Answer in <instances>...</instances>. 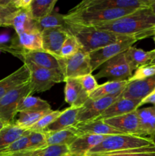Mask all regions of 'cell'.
<instances>
[{
    "label": "cell",
    "mask_w": 155,
    "mask_h": 156,
    "mask_svg": "<svg viewBox=\"0 0 155 156\" xmlns=\"http://www.w3.org/2000/svg\"><path fill=\"white\" fill-rule=\"evenodd\" d=\"M125 53L128 63L132 72L142 66L148 64L151 58L150 51H144L135 47H129Z\"/></svg>",
    "instance_id": "obj_28"
},
{
    "label": "cell",
    "mask_w": 155,
    "mask_h": 156,
    "mask_svg": "<svg viewBox=\"0 0 155 156\" xmlns=\"http://www.w3.org/2000/svg\"><path fill=\"white\" fill-rule=\"evenodd\" d=\"M15 56H18V58L22 59L23 62L30 61L40 67L51 70H56V71H59L62 73L59 57L50 54L43 50H40V51L22 50V51L18 52V54Z\"/></svg>",
    "instance_id": "obj_14"
},
{
    "label": "cell",
    "mask_w": 155,
    "mask_h": 156,
    "mask_svg": "<svg viewBox=\"0 0 155 156\" xmlns=\"http://www.w3.org/2000/svg\"><path fill=\"white\" fill-rule=\"evenodd\" d=\"M11 48L13 50V55L16 56L18 52L40 51L43 50V39L41 32L32 31L16 34L12 40Z\"/></svg>",
    "instance_id": "obj_13"
},
{
    "label": "cell",
    "mask_w": 155,
    "mask_h": 156,
    "mask_svg": "<svg viewBox=\"0 0 155 156\" xmlns=\"http://www.w3.org/2000/svg\"><path fill=\"white\" fill-rule=\"evenodd\" d=\"M78 136L84 134H91V135H101L109 136L117 135V134H124L115 128L106 124L103 120H91V121L78 123L73 126Z\"/></svg>",
    "instance_id": "obj_19"
},
{
    "label": "cell",
    "mask_w": 155,
    "mask_h": 156,
    "mask_svg": "<svg viewBox=\"0 0 155 156\" xmlns=\"http://www.w3.org/2000/svg\"><path fill=\"white\" fill-rule=\"evenodd\" d=\"M56 2L57 0H32L29 12L33 20L39 21L53 12Z\"/></svg>",
    "instance_id": "obj_29"
},
{
    "label": "cell",
    "mask_w": 155,
    "mask_h": 156,
    "mask_svg": "<svg viewBox=\"0 0 155 156\" xmlns=\"http://www.w3.org/2000/svg\"><path fill=\"white\" fill-rule=\"evenodd\" d=\"M68 153L67 146H50L33 150H24L9 156H63Z\"/></svg>",
    "instance_id": "obj_31"
},
{
    "label": "cell",
    "mask_w": 155,
    "mask_h": 156,
    "mask_svg": "<svg viewBox=\"0 0 155 156\" xmlns=\"http://www.w3.org/2000/svg\"><path fill=\"white\" fill-rule=\"evenodd\" d=\"M91 156H155V146L111 152V153L99 154V155Z\"/></svg>",
    "instance_id": "obj_35"
},
{
    "label": "cell",
    "mask_w": 155,
    "mask_h": 156,
    "mask_svg": "<svg viewBox=\"0 0 155 156\" xmlns=\"http://www.w3.org/2000/svg\"><path fill=\"white\" fill-rule=\"evenodd\" d=\"M150 53H151V58L149 62V65H155V49L153 50H150Z\"/></svg>",
    "instance_id": "obj_44"
},
{
    "label": "cell",
    "mask_w": 155,
    "mask_h": 156,
    "mask_svg": "<svg viewBox=\"0 0 155 156\" xmlns=\"http://www.w3.org/2000/svg\"><path fill=\"white\" fill-rule=\"evenodd\" d=\"M65 101L70 107L81 108L89 98V95L84 90L77 79L65 81Z\"/></svg>",
    "instance_id": "obj_20"
},
{
    "label": "cell",
    "mask_w": 155,
    "mask_h": 156,
    "mask_svg": "<svg viewBox=\"0 0 155 156\" xmlns=\"http://www.w3.org/2000/svg\"><path fill=\"white\" fill-rule=\"evenodd\" d=\"M122 93V92L97 100L88 98L84 105L81 108L78 115V123L97 120L109 106L121 98Z\"/></svg>",
    "instance_id": "obj_10"
},
{
    "label": "cell",
    "mask_w": 155,
    "mask_h": 156,
    "mask_svg": "<svg viewBox=\"0 0 155 156\" xmlns=\"http://www.w3.org/2000/svg\"><path fill=\"white\" fill-rule=\"evenodd\" d=\"M153 0H84L74 8V10L94 9H137L149 8Z\"/></svg>",
    "instance_id": "obj_11"
},
{
    "label": "cell",
    "mask_w": 155,
    "mask_h": 156,
    "mask_svg": "<svg viewBox=\"0 0 155 156\" xmlns=\"http://www.w3.org/2000/svg\"><path fill=\"white\" fill-rule=\"evenodd\" d=\"M77 79L80 82L81 85L84 88V90L89 95V97L99 86L95 76H93L91 73L86 75V76H81L80 78H78Z\"/></svg>",
    "instance_id": "obj_38"
},
{
    "label": "cell",
    "mask_w": 155,
    "mask_h": 156,
    "mask_svg": "<svg viewBox=\"0 0 155 156\" xmlns=\"http://www.w3.org/2000/svg\"><path fill=\"white\" fill-rule=\"evenodd\" d=\"M155 75V65H147L142 66L135 70L134 74H132V77L129 79V82L139 79H146V78L151 77Z\"/></svg>",
    "instance_id": "obj_39"
},
{
    "label": "cell",
    "mask_w": 155,
    "mask_h": 156,
    "mask_svg": "<svg viewBox=\"0 0 155 156\" xmlns=\"http://www.w3.org/2000/svg\"><path fill=\"white\" fill-rule=\"evenodd\" d=\"M150 146H155L154 138L129 134L110 135L100 144L93 148L86 156L132 150Z\"/></svg>",
    "instance_id": "obj_4"
},
{
    "label": "cell",
    "mask_w": 155,
    "mask_h": 156,
    "mask_svg": "<svg viewBox=\"0 0 155 156\" xmlns=\"http://www.w3.org/2000/svg\"><path fill=\"white\" fill-rule=\"evenodd\" d=\"M30 75L27 66L24 64L9 76L0 80V98L12 90L30 82Z\"/></svg>",
    "instance_id": "obj_17"
},
{
    "label": "cell",
    "mask_w": 155,
    "mask_h": 156,
    "mask_svg": "<svg viewBox=\"0 0 155 156\" xmlns=\"http://www.w3.org/2000/svg\"><path fill=\"white\" fill-rule=\"evenodd\" d=\"M153 41H154V43H155V34L153 35Z\"/></svg>",
    "instance_id": "obj_48"
},
{
    "label": "cell",
    "mask_w": 155,
    "mask_h": 156,
    "mask_svg": "<svg viewBox=\"0 0 155 156\" xmlns=\"http://www.w3.org/2000/svg\"><path fill=\"white\" fill-rule=\"evenodd\" d=\"M145 104H152V105H153V106H155V89L150 94H149L147 97L141 100V103H140V107L145 105Z\"/></svg>",
    "instance_id": "obj_42"
},
{
    "label": "cell",
    "mask_w": 155,
    "mask_h": 156,
    "mask_svg": "<svg viewBox=\"0 0 155 156\" xmlns=\"http://www.w3.org/2000/svg\"><path fill=\"white\" fill-rule=\"evenodd\" d=\"M62 114L60 111H52L49 114H46L41 117L33 126L30 129V131H44L51 123L56 120L58 117Z\"/></svg>",
    "instance_id": "obj_37"
},
{
    "label": "cell",
    "mask_w": 155,
    "mask_h": 156,
    "mask_svg": "<svg viewBox=\"0 0 155 156\" xmlns=\"http://www.w3.org/2000/svg\"><path fill=\"white\" fill-rule=\"evenodd\" d=\"M0 51L1 52H7V53H10L13 54V50L11 48L10 45H5V44H2L0 43Z\"/></svg>",
    "instance_id": "obj_43"
},
{
    "label": "cell",
    "mask_w": 155,
    "mask_h": 156,
    "mask_svg": "<svg viewBox=\"0 0 155 156\" xmlns=\"http://www.w3.org/2000/svg\"><path fill=\"white\" fill-rule=\"evenodd\" d=\"M81 50V45L78 40L74 36L68 34L65 42L62 44L59 57L62 59H67L74 56Z\"/></svg>",
    "instance_id": "obj_34"
},
{
    "label": "cell",
    "mask_w": 155,
    "mask_h": 156,
    "mask_svg": "<svg viewBox=\"0 0 155 156\" xmlns=\"http://www.w3.org/2000/svg\"><path fill=\"white\" fill-rule=\"evenodd\" d=\"M138 10V9H137ZM134 9H88L74 10L71 9L65 15L66 22L84 26H95L102 23L118 19L135 12Z\"/></svg>",
    "instance_id": "obj_3"
},
{
    "label": "cell",
    "mask_w": 155,
    "mask_h": 156,
    "mask_svg": "<svg viewBox=\"0 0 155 156\" xmlns=\"http://www.w3.org/2000/svg\"><path fill=\"white\" fill-rule=\"evenodd\" d=\"M125 52L104 62L95 76L96 79L106 78L109 81L129 80L132 76V71L128 63Z\"/></svg>",
    "instance_id": "obj_7"
},
{
    "label": "cell",
    "mask_w": 155,
    "mask_h": 156,
    "mask_svg": "<svg viewBox=\"0 0 155 156\" xmlns=\"http://www.w3.org/2000/svg\"><path fill=\"white\" fill-rule=\"evenodd\" d=\"M80 110L81 108L75 107H69L66 108L62 111V114L44 130V132H56L74 126L78 123V115Z\"/></svg>",
    "instance_id": "obj_22"
},
{
    "label": "cell",
    "mask_w": 155,
    "mask_h": 156,
    "mask_svg": "<svg viewBox=\"0 0 155 156\" xmlns=\"http://www.w3.org/2000/svg\"><path fill=\"white\" fill-rule=\"evenodd\" d=\"M18 9H15L12 5L8 7L0 5V26L2 27H10L12 17Z\"/></svg>",
    "instance_id": "obj_40"
},
{
    "label": "cell",
    "mask_w": 155,
    "mask_h": 156,
    "mask_svg": "<svg viewBox=\"0 0 155 156\" xmlns=\"http://www.w3.org/2000/svg\"><path fill=\"white\" fill-rule=\"evenodd\" d=\"M65 15H62L53 11L45 18L40 20L39 21H36V27L40 32H42L46 29L65 27Z\"/></svg>",
    "instance_id": "obj_33"
},
{
    "label": "cell",
    "mask_w": 155,
    "mask_h": 156,
    "mask_svg": "<svg viewBox=\"0 0 155 156\" xmlns=\"http://www.w3.org/2000/svg\"><path fill=\"white\" fill-rule=\"evenodd\" d=\"M11 26L14 27L16 34L25 32L39 31L36 27V21L33 19L29 10L18 9L12 17Z\"/></svg>",
    "instance_id": "obj_23"
},
{
    "label": "cell",
    "mask_w": 155,
    "mask_h": 156,
    "mask_svg": "<svg viewBox=\"0 0 155 156\" xmlns=\"http://www.w3.org/2000/svg\"><path fill=\"white\" fill-rule=\"evenodd\" d=\"M155 89V75L151 77L129 82L122 93L121 98L142 100Z\"/></svg>",
    "instance_id": "obj_16"
},
{
    "label": "cell",
    "mask_w": 155,
    "mask_h": 156,
    "mask_svg": "<svg viewBox=\"0 0 155 156\" xmlns=\"http://www.w3.org/2000/svg\"><path fill=\"white\" fill-rule=\"evenodd\" d=\"M92 27L122 36L135 37L140 41L155 34V15L149 8H144L118 19Z\"/></svg>",
    "instance_id": "obj_1"
},
{
    "label": "cell",
    "mask_w": 155,
    "mask_h": 156,
    "mask_svg": "<svg viewBox=\"0 0 155 156\" xmlns=\"http://www.w3.org/2000/svg\"><path fill=\"white\" fill-rule=\"evenodd\" d=\"M107 136H108L91 134L78 136L68 146V152L73 156H86L93 148L100 144Z\"/></svg>",
    "instance_id": "obj_18"
},
{
    "label": "cell",
    "mask_w": 155,
    "mask_h": 156,
    "mask_svg": "<svg viewBox=\"0 0 155 156\" xmlns=\"http://www.w3.org/2000/svg\"><path fill=\"white\" fill-rule=\"evenodd\" d=\"M28 95H32L30 82L12 90L0 98V120L6 125L15 123L18 105L23 98Z\"/></svg>",
    "instance_id": "obj_6"
},
{
    "label": "cell",
    "mask_w": 155,
    "mask_h": 156,
    "mask_svg": "<svg viewBox=\"0 0 155 156\" xmlns=\"http://www.w3.org/2000/svg\"><path fill=\"white\" fill-rule=\"evenodd\" d=\"M29 132L15 123L6 125L0 130V152Z\"/></svg>",
    "instance_id": "obj_27"
},
{
    "label": "cell",
    "mask_w": 155,
    "mask_h": 156,
    "mask_svg": "<svg viewBox=\"0 0 155 156\" xmlns=\"http://www.w3.org/2000/svg\"><path fill=\"white\" fill-rule=\"evenodd\" d=\"M52 111L48 102L38 97L28 95L21 101L18 107V113L22 111Z\"/></svg>",
    "instance_id": "obj_30"
},
{
    "label": "cell",
    "mask_w": 155,
    "mask_h": 156,
    "mask_svg": "<svg viewBox=\"0 0 155 156\" xmlns=\"http://www.w3.org/2000/svg\"><path fill=\"white\" fill-rule=\"evenodd\" d=\"M31 1L32 0H12V5L17 9L29 10Z\"/></svg>",
    "instance_id": "obj_41"
},
{
    "label": "cell",
    "mask_w": 155,
    "mask_h": 156,
    "mask_svg": "<svg viewBox=\"0 0 155 156\" xmlns=\"http://www.w3.org/2000/svg\"><path fill=\"white\" fill-rule=\"evenodd\" d=\"M41 34L43 51L59 57L62 44L68 35L65 27L46 29L43 30Z\"/></svg>",
    "instance_id": "obj_15"
},
{
    "label": "cell",
    "mask_w": 155,
    "mask_h": 156,
    "mask_svg": "<svg viewBox=\"0 0 155 156\" xmlns=\"http://www.w3.org/2000/svg\"><path fill=\"white\" fill-rule=\"evenodd\" d=\"M53 111V110H52ZM52 111H22L19 113V116L15 120V124L23 129L30 130V128L46 114H49Z\"/></svg>",
    "instance_id": "obj_32"
},
{
    "label": "cell",
    "mask_w": 155,
    "mask_h": 156,
    "mask_svg": "<svg viewBox=\"0 0 155 156\" xmlns=\"http://www.w3.org/2000/svg\"><path fill=\"white\" fill-rule=\"evenodd\" d=\"M63 156H73V155H71V154L69 153V152H68V153H67V154H65V155H64Z\"/></svg>",
    "instance_id": "obj_47"
},
{
    "label": "cell",
    "mask_w": 155,
    "mask_h": 156,
    "mask_svg": "<svg viewBox=\"0 0 155 156\" xmlns=\"http://www.w3.org/2000/svg\"><path fill=\"white\" fill-rule=\"evenodd\" d=\"M112 127L124 134L144 136L140 128L137 110L123 115L102 120ZM145 137V136H144Z\"/></svg>",
    "instance_id": "obj_12"
},
{
    "label": "cell",
    "mask_w": 155,
    "mask_h": 156,
    "mask_svg": "<svg viewBox=\"0 0 155 156\" xmlns=\"http://www.w3.org/2000/svg\"><path fill=\"white\" fill-rule=\"evenodd\" d=\"M149 9H150V10L155 15V0H153V1H152L151 4L149 6Z\"/></svg>",
    "instance_id": "obj_45"
},
{
    "label": "cell",
    "mask_w": 155,
    "mask_h": 156,
    "mask_svg": "<svg viewBox=\"0 0 155 156\" xmlns=\"http://www.w3.org/2000/svg\"><path fill=\"white\" fill-rule=\"evenodd\" d=\"M140 128L145 137L155 136V106L137 109Z\"/></svg>",
    "instance_id": "obj_24"
},
{
    "label": "cell",
    "mask_w": 155,
    "mask_h": 156,
    "mask_svg": "<svg viewBox=\"0 0 155 156\" xmlns=\"http://www.w3.org/2000/svg\"><path fill=\"white\" fill-rule=\"evenodd\" d=\"M138 41V40L135 37H126L124 39L119 40L113 44L90 53L89 56L92 72L97 69L109 59L120 53H124Z\"/></svg>",
    "instance_id": "obj_8"
},
{
    "label": "cell",
    "mask_w": 155,
    "mask_h": 156,
    "mask_svg": "<svg viewBox=\"0 0 155 156\" xmlns=\"http://www.w3.org/2000/svg\"><path fill=\"white\" fill-rule=\"evenodd\" d=\"M128 83L129 80L108 81L102 85H99L98 88L90 95L89 98L92 100H97V99L122 92Z\"/></svg>",
    "instance_id": "obj_25"
},
{
    "label": "cell",
    "mask_w": 155,
    "mask_h": 156,
    "mask_svg": "<svg viewBox=\"0 0 155 156\" xmlns=\"http://www.w3.org/2000/svg\"><path fill=\"white\" fill-rule=\"evenodd\" d=\"M65 30L78 40L83 51L90 53L128 36L99 30L92 26H84L65 21Z\"/></svg>",
    "instance_id": "obj_2"
},
{
    "label": "cell",
    "mask_w": 155,
    "mask_h": 156,
    "mask_svg": "<svg viewBox=\"0 0 155 156\" xmlns=\"http://www.w3.org/2000/svg\"><path fill=\"white\" fill-rule=\"evenodd\" d=\"M24 64L27 66L30 72L32 94L46 91L55 84L64 82L61 72L40 67L30 61H24Z\"/></svg>",
    "instance_id": "obj_5"
},
{
    "label": "cell",
    "mask_w": 155,
    "mask_h": 156,
    "mask_svg": "<svg viewBox=\"0 0 155 156\" xmlns=\"http://www.w3.org/2000/svg\"><path fill=\"white\" fill-rule=\"evenodd\" d=\"M46 136L43 131H30L28 134L27 150H33L46 147Z\"/></svg>",
    "instance_id": "obj_36"
},
{
    "label": "cell",
    "mask_w": 155,
    "mask_h": 156,
    "mask_svg": "<svg viewBox=\"0 0 155 156\" xmlns=\"http://www.w3.org/2000/svg\"><path fill=\"white\" fill-rule=\"evenodd\" d=\"M44 132V131H43ZM46 133V145L50 146H68L78 136L74 128L62 129L56 132Z\"/></svg>",
    "instance_id": "obj_26"
},
{
    "label": "cell",
    "mask_w": 155,
    "mask_h": 156,
    "mask_svg": "<svg viewBox=\"0 0 155 156\" xmlns=\"http://www.w3.org/2000/svg\"><path fill=\"white\" fill-rule=\"evenodd\" d=\"M141 101V100L120 98L111 106H109L97 120H104V119L111 118V117H119V116L136 111L140 107Z\"/></svg>",
    "instance_id": "obj_21"
},
{
    "label": "cell",
    "mask_w": 155,
    "mask_h": 156,
    "mask_svg": "<svg viewBox=\"0 0 155 156\" xmlns=\"http://www.w3.org/2000/svg\"><path fill=\"white\" fill-rule=\"evenodd\" d=\"M59 62L64 82L66 79H78L92 73L89 53L82 50L67 59L59 58Z\"/></svg>",
    "instance_id": "obj_9"
},
{
    "label": "cell",
    "mask_w": 155,
    "mask_h": 156,
    "mask_svg": "<svg viewBox=\"0 0 155 156\" xmlns=\"http://www.w3.org/2000/svg\"><path fill=\"white\" fill-rule=\"evenodd\" d=\"M6 126L5 123L4 122L2 121V120H0V130H1V129H2V128L4 127V126Z\"/></svg>",
    "instance_id": "obj_46"
}]
</instances>
